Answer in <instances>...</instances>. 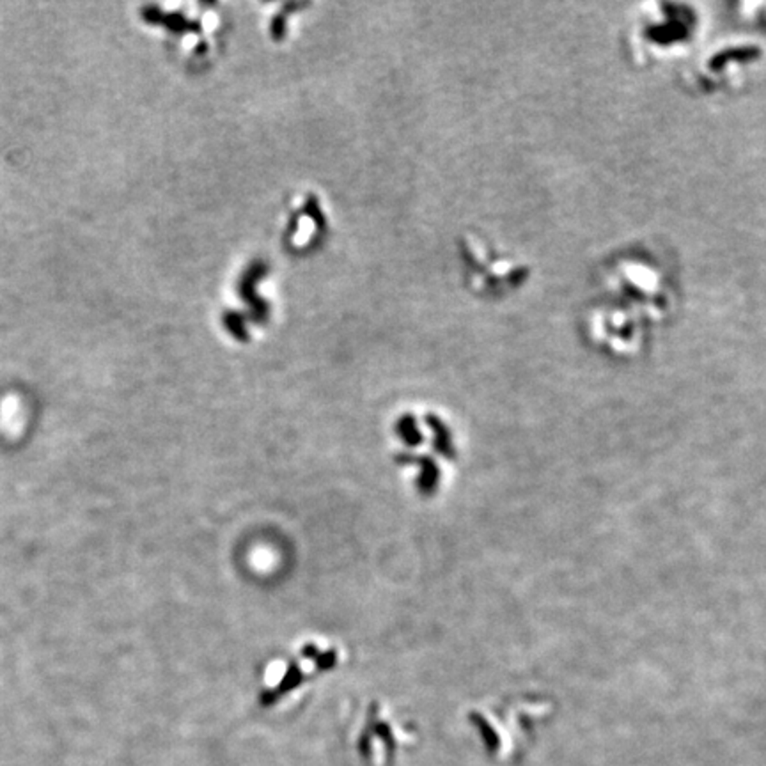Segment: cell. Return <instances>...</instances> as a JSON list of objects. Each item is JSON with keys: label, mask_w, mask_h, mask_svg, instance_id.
I'll list each match as a JSON object with an SVG mask.
<instances>
[{"label": "cell", "mask_w": 766, "mask_h": 766, "mask_svg": "<svg viewBox=\"0 0 766 766\" xmlns=\"http://www.w3.org/2000/svg\"><path fill=\"white\" fill-rule=\"evenodd\" d=\"M765 48L747 38H729L706 48L685 71V82L697 94L738 91L763 61Z\"/></svg>", "instance_id": "3957f363"}, {"label": "cell", "mask_w": 766, "mask_h": 766, "mask_svg": "<svg viewBox=\"0 0 766 766\" xmlns=\"http://www.w3.org/2000/svg\"><path fill=\"white\" fill-rule=\"evenodd\" d=\"M703 20L696 6L647 2L635 9L626 31V50L637 66L673 61L696 45Z\"/></svg>", "instance_id": "6da1fadb"}, {"label": "cell", "mask_w": 766, "mask_h": 766, "mask_svg": "<svg viewBox=\"0 0 766 766\" xmlns=\"http://www.w3.org/2000/svg\"><path fill=\"white\" fill-rule=\"evenodd\" d=\"M470 254L474 280L479 290L488 294H509L525 286L532 277L529 261L507 252H499L481 240H472L467 245Z\"/></svg>", "instance_id": "5b68a950"}, {"label": "cell", "mask_w": 766, "mask_h": 766, "mask_svg": "<svg viewBox=\"0 0 766 766\" xmlns=\"http://www.w3.org/2000/svg\"><path fill=\"white\" fill-rule=\"evenodd\" d=\"M603 286L614 303L653 323L666 322L674 309V291L666 271L653 261L624 255L608 264Z\"/></svg>", "instance_id": "7a4b0ae2"}, {"label": "cell", "mask_w": 766, "mask_h": 766, "mask_svg": "<svg viewBox=\"0 0 766 766\" xmlns=\"http://www.w3.org/2000/svg\"><path fill=\"white\" fill-rule=\"evenodd\" d=\"M647 323L617 303L592 307L585 317V333L594 346L617 356L637 355L646 345Z\"/></svg>", "instance_id": "277c9868"}]
</instances>
